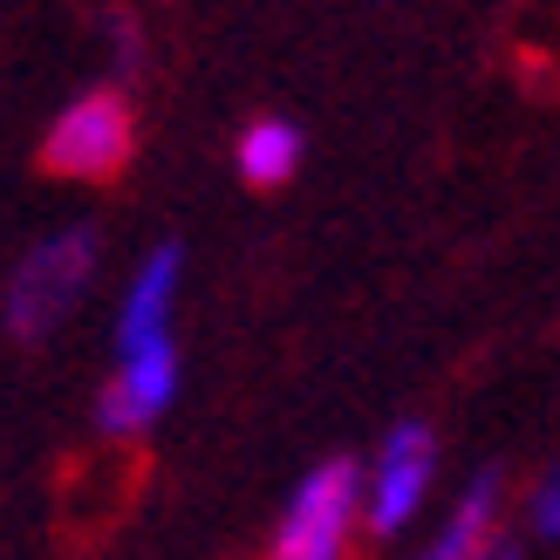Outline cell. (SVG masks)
<instances>
[{"instance_id":"obj_9","label":"cell","mask_w":560,"mask_h":560,"mask_svg":"<svg viewBox=\"0 0 560 560\" xmlns=\"http://www.w3.org/2000/svg\"><path fill=\"white\" fill-rule=\"evenodd\" d=\"M492 560H513V553H492Z\"/></svg>"},{"instance_id":"obj_1","label":"cell","mask_w":560,"mask_h":560,"mask_svg":"<svg viewBox=\"0 0 560 560\" xmlns=\"http://www.w3.org/2000/svg\"><path fill=\"white\" fill-rule=\"evenodd\" d=\"M137 151V117L124 90H82L42 137V172L69 185H109L124 178V164Z\"/></svg>"},{"instance_id":"obj_2","label":"cell","mask_w":560,"mask_h":560,"mask_svg":"<svg viewBox=\"0 0 560 560\" xmlns=\"http://www.w3.org/2000/svg\"><path fill=\"white\" fill-rule=\"evenodd\" d=\"M355 520H362V471L349 458H328L288 499V520H280L267 560H355Z\"/></svg>"},{"instance_id":"obj_5","label":"cell","mask_w":560,"mask_h":560,"mask_svg":"<svg viewBox=\"0 0 560 560\" xmlns=\"http://www.w3.org/2000/svg\"><path fill=\"white\" fill-rule=\"evenodd\" d=\"M172 389H178V349H172V335H158V342H144V349H124L117 376H109V389H103V431L109 438L144 431L151 417L172 404Z\"/></svg>"},{"instance_id":"obj_8","label":"cell","mask_w":560,"mask_h":560,"mask_svg":"<svg viewBox=\"0 0 560 560\" xmlns=\"http://www.w3.org/2000/svg\"><path fill=\"white\" fill-rule=\"evenodd\" d=\"M534 526L540 534H560V465H553V479L534 492Z\"/></svg>"},{"instance_id":"obj_3","label":"cell","mask_w":560,"mask_h":560,"mask_svg":"<svg viewBox=\"0 0 560 560\" xmlns=\"http://www.w3.org/2000/svg\"><path fill=\"white\" fill-rule=\"evenodd\" d=\"M90 273H96V233L90 226H69V233L42 240L8 280V328L21 335V342H42V335L82 301Z\"/></svg>"},{"instance_id":"obj_7","label":"cell","mask_w":560,"mask_h":560,"mask_svg":"<svg viewBox=\"0 0 560 560\" xmlns=\"http://www.w3.org/2000/svg\"><path fill=\"white\" fill-rule=\"evenodd\" d=\"M233 172L254 185V191H280L301 172V130L288 117H254L233 137Z\"/></svg>"},{"instance_id":"obj_6","label":"cell","mask_w":560,"mask_h":560,"mask_svg":"<svg viewBox=\"0 0 560 560\" xmlns=\"http://www.w3.org/2000/svg\"><path fill=\"white\" fill-rule=\"evenodd\" d=\"M178 246H158V254L137 267L130 294H124V322H117V342L124 349H144L158 335H172V294H178Z\"/></svg>"},{"instance_id":"obj_4","label":"cell","mask_w":560,"mask_h":560,"mask_svg":"<svg viewBox=\"0 0 560 560\" xmlns=\"http://www.w3.org/2000/svg\"><path fill=\"white\" fill-rule=\"evenodd\" d=\"M431 471H438V444L424 424H397L376 452V471H370V499H362V520L370 534H397V526L424 506L431 492Z\"/></svg>"}]
</instances>
